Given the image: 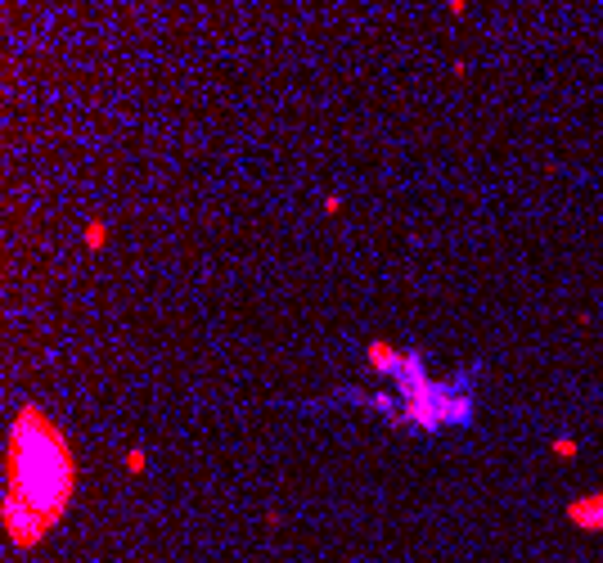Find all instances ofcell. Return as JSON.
I'll return each instance as SVG.
<instances>
[{
	"instance_id": "cell-1",
	"label": "cell",
	"mask_w": 603,
	"mask_h": 563,
	"mask_svg": "<svg viewBox=\"0 0 603 563\" xmlns=\"http://www.w3.org/2000/svg\"><path fill=\"white\" fill-rule=\"evenodd\" d=\"M72 482H77V464H72L68 442H63V433L45 419V410L27 401L14 415V428H9L5 500L32 509L54 532L72 500Z\"/></svg>"
},
{
	"instance_id": "cell-2",
	"label": "cell",
	"mask_w": 603,
	"mask_h": 563,
	"mask_svg": "<svg viewBox=\"0 0 603 563\" xmlns=\"http://www.w3.org/2000/svg\"><path fill=\"white\" fill-rule=\"evenodd\" d=\"M396 397H401V428H419V433H437L446 424H468L473 419V397L464 388H446L423 374V356L405 352V365L396 374Z\"/></svg>"
},
{
	"instance_id": "cell-3",
	"label": "cell",
	"mask_w": 603,
	"mask_h": 563,
	"mask_svg": "<svg viewBox=\"0 0 603 563\" xmlns=\"http://www.w3.org/2000/svg\"><path fill=\"white\" fill-rule=\"evenodd\" d=\"M567 527H576V532H603V491L576 496L567 505Z\"/></svg>"
},
{
	"instance_id": "cell-4",
	"label": "cell",
	"mask_w": 603,
	"mask_h": 563,
	"mask_svg": "<svg viewBox=\"0 0 603 563\" xmlns=\"http://www.w3.org/2000/svg\"><path fill=\"white\" fill-rule=\"evenodd\" d=\"M365 365L374 374L396 379V374H401V365H405V352L396 343H387V338H369V343H365Z\"/></svg>"
},
{
	"instance_id": "cell-5",
	"label": "cell",
	"mask_w": 603,
	"mask_h": 563,
	"mask_svg": "<svg viewBox=\"0 0 603 563\" xmlns=\"http://www.w3.org/2000/svg\"><path fill=\"white\" fill-rule=\"evenodd\" d=\"M576 451H581V446H576V437H567V433H558L554 442H549V455H554V460H576Z\"/></svg>"
},
{
	"instance_id": "cell-6",
	"label": "cell",
	"mask_w": 603,
	"mask_h": 563,
	"mask_svg": "<svg viewBox=\"0 0 603 563\" xmlns=\"http://www.w3.org/2000/svg\"><path fill=\"white\" fill-rule=\"evenodd\" d=\"M81 244H86L90 253H99V248L108 244V226H104V221H90V226H86V235H81Z\"/></svg>"
},
{
	"instance_id": "cell-7",
	"label": "cell",
	"mask_w": 603,
	"mask_h": 563,
	"mask_svg": "<svg viewBox=\"0 0 603 563\" xmlns=\"http://www.w3.org/2000/svg\"><path fill=\"white\" fill-rule=\"evenodd\" d=\"M122 469H126V473H144V469H149V455H144L140 446H131V451L122 455Z\"/></svg>"
},
{
	"instance_id": "cell-8",
	"label": "cell",
	"mask_w": 603,
	"mask_h": 563,
	"mask_svg": "<svg viewBox=\"0 0 603 563\" xmlns=\"http://www.w3.org/2000/svg\"><path fill=\"white\" fill-rule=\"evenodd\" d=\"M320 212H324V217H338V212H342V194H324Z\"/></svg>"
}]
</instances>
